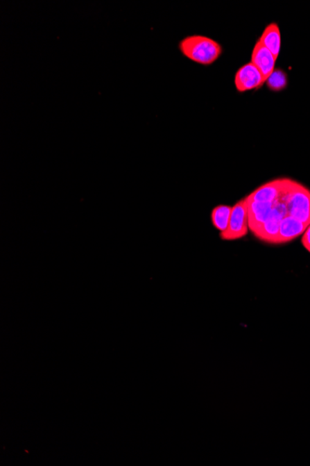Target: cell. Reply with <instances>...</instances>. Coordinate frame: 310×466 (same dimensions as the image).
Listing matches in <instances>:
<instances>
[{
	"instance_id": "6da1fadb",
	"label": "cell",
	"mask_w": 310,
	"mask_h": 466,
	"mask_svg": "<svg viewBox=\"0 0 310 466\" xmlns=\"http://www.w3.org/2000/svg\"><path fill=\"white\" fill-rule=\"evenodd\" d=\"M178 49L184 57L201 65H213L222 54V47L218 41L202 35L184 38L178 43Z\"/></svg>"
},
{
	"instance_id": "7a4b0ae2",
	"label": "cell",
	"mask_w": 310,
	"mask_h": 466,
	"mask_svg": "<svg viewBox=\"0 0 310 466\" xmlns=\"http://www.w3.org/2000/svg\"><path fill=\"white\" fill-rule=\"evenodd\" d=\"M282 199L286 204L288 215L307 226L310 224V190L301 183L288 179Z\"/></svg>"
},
{
	"instance_id": "3957f363",
	"label": "cell",
	"mask_w": 310,
	"mask_h": 466,
	"mask_svg": "<svg viewBox=\"0 0 310 466\" xmlns=\"http://www.w3.org/2000/svg\"><path fill=\"white\" fill-rule=\"evenodd\" d=\"M248 231V201L246 197L233 206L229 226L226 231L221 233V238L225 241L238 240L246 237Z\"/></svg>"
},
{
	"instance_id": "277c9868",
	"label": "cell",
	"mask_w": 310,
	"mask_h": 466,
	"mask_svg": "<svg viewBox=\"0 0 310 466\" xmlns=\"http://www.w3.org/2000/svg\"><path fill=\"white\" fill-rule=\"evenodd\" d=\"M266 83L261 72L252 63L243 65L236 73L234 84L239 92L259 89Z\"/></svg>"
},
{
	"instance_id": "5b68a950",
	"label": "cell",
	"mask_w": 310,
	"mask_h": 466,
	"mask_svg": "<svg viewBox=\"0 0 310 466\" xmlns=\"http://www.w3.org/2000/svg\"><path fill=\"white\" fill-rule=\"evenodd\" d=\"M287 182L288 179L271 181L257 188L247 199L254 202L274 203L281 199Z\"/></svg>"
},
{
	"instance_id": "8992f818",
	"label": "cell",
	"mask_w": 310,
	"mask_h": 466,
	"mask_svg": "<svg viewBox=\"0 0 310 466\" xmlns=\"http://www.w3.org/2000/svg\"><path fill=\"white\" fill-rule=\"evenodd\" d=\"M276 57L257 41L252 53L251 63L261 72L267 81L275 71Z\"/></svg>"
},
{
	"instance_id": "52a82bcc",
	"label": "cell",
	"mask_w": 310,
	"mask_h": 466,
	"mask_svg": "<svg viewBox=\"0 0 310 466\" xmlns=\"http://www.w3.org/2000/svg\"><path fill=\"white\" fill-rule=\"evenodd\" d=\"M306 224L290 216L285 217L279 224L278 240L277 245L286 244L295 240L299 235H303L307 229Z\"/></svg>"
},
{
	"instance_id": "ba28073f",
	"label": "cell",
	"mask_w": 310,
	"mask_h": 466,
	"mask_svg": "<svg viewBox=\"0 0 310 466\" xmlns=\"http://www.w3.org/2000/svg\"><path fill=\"white\" fill-rule=\"evenodd\" d=\"M259 42L278 58L282 47V35L276 24H268L263 31Z\"/></svg>"
},
{
	"instance_id": "9c48e42d",
	"label": "cell",
	"mask_w": 310,
	"mask_h": 466,
	"mask_svg": "<svg viewBox=\"0 0 310 466\" xmlns=\"http://www.w3.org/2000/svg\"><path fill=\"white\" fill-rule=\"evenodd\" d=\"M232 207L227 205H218L211 212V223L219 232L226 231L229 226Z\"/></svg>"
},
{
	"instance_id": "30bf717a",
	"label": "cell",
	"mask_w": 310,
	"mask_h": 466,
	"mask_svg": "<svg viewBox=\"0 0 310 466\" xmlns=\"http://www.w3.org/2000/svg\"><path fill=\"white\" fill-rule=\"evenodd\" d=\"M286 76L279 70H275L267 79L266 83L273 90H279L286 86Z\"/></svg>"
},
{
	"instance_id": "8fae6325",
	"label": "cell",
	"mask_w": 310,
	"mask_h": 466,
	"mask_svg": "<svg viewBox=\"0 0 310 466\" xmlns=\"http://www.w3.org/2000/svg\"><path fill=\"white\" fill-rule=\"evenodd\" d=\"M302 245L310 253V224L307 227L306 231L302 235Z\"/></svg>"
}]
</instances>
